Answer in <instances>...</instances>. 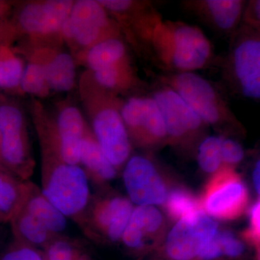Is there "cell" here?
<instances>
[{
  "label": "cell",
  "mask_w": 260,
  "mask_h": 260,
  "mask_svg": "<svg viewBox=\"0 0 260 260\" xmlns=\"http://www.w3.org/2000/svg\"><path fill=\"white\" fill-rule=\"evenodd\" d=\"M164 73H196L218 64L213 44L196 25L161 19L147 42Z\"/></svg>",
  "instance_id": "1"
},
{
  "label": "cell",
  "mask_w": 260,
  "mask_h": 260,
  "mask_svg": "<svg viewBox=\"0 0 260 260\" xmlns=\"http://www.w3.org/2000/svg\"><path fill=\"white\" fill-rule=\"evenodd\" d=\"M42 191L65 217L81 224L85 221L92 197L88 175L79 165L66 164L57 153L46 157Z\"/></svg>",
  "instance_id": "2"
},
{
  "label": "cell",
  "mask_w": 260,
  "mask_h": 260,
  "mask_svg": "<svg viewBox=\"0 0 260 260\" xmlns=\"http://www.w3.org/2000/svg\"><path fill=\"white\" fill-rule=\"evenodd\" d=\"M230 38L226 55L217 64L223 80L236 93L260 101V30L242 23Z\"/></svg>",
  "instance_id": "3"
},
{
  "label": "cell",
  "mask_w": 260,
  "mask_h": 260,
  "mask_svg": "<svg viewBox=\"0 0 260 260\" xmlns=\"http://www.w3.org/2000/svg\"><path fill=\"white\" fill-rule=\"evenodd\" d=\"M158 80L175 90L208 126L226 130L238 126L225 99L204 77L197 73H162Z\"/></svg>",
  "instance_id": "4"
},
{
  "label": "cell",
  "mask_w": 260,
  "mask_h": 260,
  "mask_svg": "<svg viewBox=\"0 0 260 260\" xmlns=\"http://www.w3.org/2000/svg\"><path fill=\"white\" fill-rule=\"evenodd\" d=\"M151 96L161 112L168 143L184 151H191L205 138L208 125L172 88L159 83Z\"/></svg>",
  "instance_id": "5"
},
{
  "label": "cell",
  "mask_w": 260,
  "mask_h": 260,
  "mask_svg": "<svg viewBox=\"0 0 260 260\" xmlns=\"http://www.w3.org/2000/svg\"><path fill=\"white\" fill-rule=\"evenodd\" d=\"M0 162L8 172L23 181L34 172L25 117L13 103L0 99Z\"/></svg>",
  "instance_id": "6"
},
{
  "label": "cell",
  "mask_w": 260,
  "mask_h": 260,
  "mask_svg": "<svg viewBox=\"0 0 260 260\" xmlns=\"http://www.w3.org/2000/svg\"><path fill=\"white\" fill-rule=\"evenodd\" d=\"M61 31L65 38L84 47H92L109 38H120L119 24L111 21L107 10L93 0L75 2Z\"/></svg>",
  "instance_id": "7"
},
{
  "label": "cell",
  "mask_w": 260,
  "mask_h": 260,
  "mask_svg": "<svg viewBox=\"0 0 260 260\" xmlns=\"http://www.w3.org/2000/svg\"><path fill=\"white\" fill-rule=\"evenodd\" d=\"M249 203V192L237 173L224 167L214 174L203 191L201 205L210 216L221 220L240 217Z\"/></svg>",
  "instance_id": "8"
},
{
  "label": "cell",
  "mask_w": 260,
  "mask_h": 260,
  "mask_svg": "<svg viewBox=\"0 0 260 260\" xmlns=\"http://www.w3.org/2000/svg\"><path fill=\"white\" fill-rule=\"evenodd\" d=\"M121 114L130 140L144 148H157L168 143L161 112L153 98L133 96L122 103Z\"/></svg>",
  "instance_id": "9"
},
{
  "label": "cell",
  "mask_w": 260,
  "mask_h": 260,
  "mask_svg": "<svg viewBox=\"0 0 260 260\" xmlns=\"http://www.w3.org/2000/svg\"><path fill=\"white\" fill-rule=\"evenodd\" d=\"M122 103L109 98L93 119V135L108 160L116 169L129 160L132 145L121 114Z\"/></svg>",
  "instance_id": "10"
},
{
  "label": "cell",
  "mask_w": 260,
  "mask_h": 260,
  "mask_svg": "<svg viewBox=\"0 0 260 260\" xmlns=\"http://www.w3.org/2000/svg\"><path fill=\"white\" fill-rule=\"evenodd\" d=\"M218 231L217 222L202 210L181 219L168 236L165 246L168 257L172 260L198 259Z\"/></svg>",
  "instance_id": "11"
},
{
  "label": "cell",
  "mask_w": 260,
  "mask_h": 260,
  "mask_svg": "<svg viewBox=\"0 0 260 260\" xmlns=\"http://www.w3.org/2000/svg\"><path fill=\"white\" fill-rule=\"evenodd\" d=\"M123 179L132 203L138 206H156L165 203L167 189L150 159L135 155L126 162Z\"/></svg>",
  "instance_id": "12"
},
{
  "label": "cell",
  "mask_w": 260,
  "mask_h": 260,
  "mask_svg": "<svg viewBox=\"0 0 260 260\" xmlns=\"http://www.w3.org/2000/svg\"><path fill=\"white\" fill-rule=\"evenodd\" d=\"M74 2L49 0L32 2L20 7L16 22H13L20 32L30 36L49 35L61 31L68 18Z\"/></svg>",
  "instance_id": "13"
},
{
  "label": "cell",
  "mask_w": 260,
  "mask_h": 260,
  "mask_svg": "<svg viewBox=\"0 0 260 260\" xmlns=\"http://www.w3.org/2000/svg\"><path fill=\"white\" fill-rule=\"evenodd\" d=\"M246 3L242 0H185L181 5L213 31L231 37L242 24Z\"/></svg>",
  "instance_id": "14"
},
{
  "label": "cell",
  "mask_w": 260,
  "mask_h": 260,
  "mask_svg": "<svg viewBox=\"0 0 260 260\" xmlns=\"http://www.w3.org/2000/svg\"><path fill=\"white\" fill-rule=\"evenodd\" d=\"M91 205V204H90ZM85 222L111 242L121 240L134 207L129 199L114 196L94 201Z\"/></svg>",
  "instance_id": "15"
},
{
  "label": "cell",
  "mask_w": 260,
  "mask_h": 260,
  "mask_svg": "<svg viewBox=\"0 0 260 260\" xmlns=\"http://www.w3.org/2000/svg\"><path fill=\"white\" fill-rule=\"evenodd\" d=\"M85 126L79 109L68 107L58 116L56 145L61 160L70 165H79L80 146Z\"/></svg>",
  "instance_id": "16"
},
{
  "label": "cell",
  "mask_w": 260,
  "mask_h": 260,
  "mask_svg": "<svg viewBox=\"0 0 260 260\" xmlns=\"http://www.w3.org/2000/svg\"><path fill=\"white\" fill-rule=\"evenodd\" d=\"M162 224L161 213L155 206H137L121 240L129 249L142 250L160 234Z\"/></svg>",
  "instance_id": "17"
},
{
  "label": "cell",
  "mask_w": 260,
  "mask_h": 260,
  "mask_svg": "<svg viewBox=\"0 0 260 260\" xmlns=\"http://www.w3.org/2000/svg\"><path fill=\"white\" fill-rule=\"evenodd\" d=\"M80 164L84 166L88 179L96 184H105L116 177V168L108 160L93 133L87 127L80 146Z\"/></svg>",
  "instance_id": "18"
},
{
  "label": "cell",
  "mask_w": 260,
  "mask_h": 260,
  "mask_svg": "<svg viewBox=\"0 0 260 260\" xmlns=\"http://www.w3.org/2000/svg\"><path fill=\"white\" fill-rule=\"evenodd\" d=\"M22 208L35 217L54 235L62 236L61 233L66 230L68 218L51 204L42 190L31 182L28 198Z\"/></svg>",
  "instance_id": "19"
},
{
  "label": "cell",
  "mask_w": 260,
  "mask_h": 260,
  "mask_svg": "<svg viewBox=\"0 0 260 260\" xmlns=\"http://www.w3.org/2000/svg\"><path fill=\"white\" fill-rule=\"evenodd\" d=\"M30 183L0 167V217L3 222L10 221L21 209L28 198Z\"/></svg>",
  "instance_id": "20"
},
{
  "label": "cell",
  "mask_w": 260,
  "mask_h": 260,
  "mask_svg": "<svg viewBox=\"0 0 260 260\" xmlns=\"http://www.w3.org/2000/svg\"><path fill=\"white\" fill-rule=\"evenodd\" d=\"M10 222L15 237L28 245L47 246L53 239L59 237L49 232L39 220L23 208Z\"/></svg>",
  "instance_id": "21"
},
{
  "label": "cell",
  "mask_w": 260,
  "mask_h": 260,
  "mask_svg": "<svg viewBox=\"0 0 260 260\" xmlns=\"http://www.w3.org/2000/svg\"><path fill=\"white\" fill-rule=\"evenodd\" d=\"M129 57L126 44L121 38H109L90 47L86 60L93 72L107 68Z\"/></svg>",
  "instance_id": "22"
},
{
  "label": "cell",
  "mask_w": 260,
  "mask_h": 260,
  "mask_svg": "<svg viewBox=\"0 0 260 260\" xmlns=\"http://www.w3.org/2000/svg\"><path fill=\"white\" fill-rule=\"evenodd\" d=\"M46 78L50 90L69 91L74 86L75 64L73 56L68 53H59L44 64Z\"/></svg>",
  "instance_id": "23"
},
{
  "label": "cell",
  "mask_w": 260,
  "mask_h": 260,
  "mask_svg": "<svg viewBox=\"0 0 260 260\" xmlns=\"http://www.w3.org/2000/svg\"><path fill=\"white\" fill-rule=\"evenodd\" d=\"M25 65L8 44L0 45V89L20 90Z\"/></svg>",
  "instance_id": "24"
},
{
  "label": "cell",
  "mask_w": 260,
  "mask_h": 260,
  "mask_svg": "<svg viewBox=\"0 0 260 260\" xmlns=\"http://www.w3.org/2000/svg\"><path fill=\"white\" fill-rule=\"evenodd\" d=\"M166 208L171 217L176 220L186 218L201 210L200 203L189 191L175 189L167 195Z\"/></svg>",
  "instance_id": "25"
},
{
  "label": "cell",
  "mask_w": 260,
  "mask_h": 260,
  "mask_svg": "<svg viewBox=\"0 0 260 260\" xmlns=\"http://www.w3.org/2000/svg\"><path fill=\"white\" fill-rule=\"evenodd\" d=\"M49 90L44 64L38 61H30L24 70L20 90L31 95L46 96Z\"/></svg>",
  "instance_id": "26"
},
{
  "label": "cell",
  "mask_w": 260,
  "mask_h": 260,
  "mask_svg": "<svg viewBox=\"0 0 260 260\" xmlns=\"http://www.w3.org/2000/svg\"><path fill=\"white\" fill-rule=\"evenodd\" d=\"M222 138L205 137L198 148V160L200 168L205 172L215 173L222 164Z\"/></svg>",
  "instance_id": "27"
},
{
  "label": "cell",
  "mask_w": 260,
  "mask_h": 260,
  "mask_svg": "<svg viewBox=\"0 0 260 260\" xmlns=\"http://www.w3.org/2000/svg\"><path fill=\"white\" fill-rule=\"evenodd\" d=\"M62 237H56L47 246V260L75 259L74 247Z\"/></svg>",
  "instance_id": "28"
},
{
  "label": "cell",
  "mask_w": 260,
  "mask_h": 260,
  "mask_svg": "<svg viewBox=\"0 0 260 260\" xmlns=\"http://www.w3.org/2000/svg\"><path fill=\"white\" fill-rule=\"evenodd\" d=\"M221 154L223 164L228 167L239 164L244 156L242 145L230 138H222Z\"/></svg>",
  "instance_id": "29"
},
{
  "label": "cell",
  "mask_w": 260,
  "mask_h": 260,
  "mask_svg": "<svg viewBox=\"0 0 260 260\" xmlns=\"http://www.w3.org/2000/svg\"><path fill=\"white\" fill-rule=\"evenodd\" d=\"M220 239L223 256L234 259L240 257L244 254V244L232 233L220 232Z\"/></svg>",
  "instance_id": "30"
},
{
  "label": "cell",
  "mask_w": 260,
  "mask_h": 260,
  "mask_svg": "<svg viewBox=\"0 0 260 260\" xmlns=\"http://www.w3.org/2000/svg\"><path fill=\"white\" fill-rule=\"evenodd\" d=\"M223 256V249L218 231L203 248L198 256V260H215Z\"/></svg>",
  "instance_id": "31"
},
{
  "label": "cell",
  "mask_w": 260,
  "mask_h": 260,
  "mask_svg": "<svg viewBox=\"0 0 260 260\" xmlns=\"http://www.w3.org/2000/svg\"><path fill=\"white\" fill-rule=\"evenodd\" d=\"M242 23L260 30V0L247 2Z\"/></svg>",
  "instance_id": "32"
},
{
  "label": "cell",
  "mask_w": 260,
  "mask_h": 260,
  "mask_svg": "<svg viewBox=\"0 0 260 260\" xmlns=\"http://www.w3.org/2000/svg\"><path fill=\"white\" fill-rule=\"evenodd\" d=\"M2 260H44L31 246H21L7 253Z\"/></svg>",
  "instance_id": "33"
},
{
  "label": "cell",
  "mask_w": 260,
  "mask_h": 260,
  "mask_svg": "<svg viewBox=\"0 0 260 260\" xmlns=\"http://www.w3.org/2000/svg\"><path fill=\"white\" fill-rule=\"evenodd\" d=\"M246 237L256 244L260 242V200L251 209L250 225L246 233Z\"/></svg>",
  "instance_id": "34"
},
{
  "label": "cell",
  "mask_w": 260,
  "mask_h": 260,
  "mask_svg": "<svg viewBox=\"0 0 260 260\" xmlns=\"http://www.w3.org/2000/svg\"><path fill=\"white\" fill-rule=\"evenodd\" d=\"M20 32L13 22L5 21L0 23V45L8 44L18 37Z\"/></svg>",
  "instance_id": "35"
},
{
  "label": "cell",
  "mask_w": 260,
  "mask_h": 260,
  "mask_svg": "<svg viewBox=\"0 0 260 260\" xmlns=\"http://www.w3.org/2000/svg\"><path fill=\"white\" fill-rule=\"evenodd\" d=\"M253 182L256 191L260 194V158L256 162L254 172H253Z\"/></svg>",
  "instance_id": "36"
},
{
  "label": "cell",
  "mask_w": 260,
  "mask_h": 260,
  "mask_svg": "<svg viewBox=\"0 0 260 260\" xmlns=\"http://www.w3.org/2000/svg\"><path fill=\"white\" fill-rule=\"evenodd\" d=\"M11 9L12 5L10 3L5 1H0V23L6 20L5 18L9 15Z\"/></svg>",
  "instance_id": "37"
},
{
  "label": "cell",
  "mask_w": 260,
  "mask_h": 260,
  "mask_svg": "<svg viewBox=\"0 0 260 260\" xmlns=\"http://www.w3.org/2000/svg\"><path fill=\"white\" fill-rule=\"evenodd\" d=\"M258 246V259L260 260V242L257 244Z\"/></svg>",
  "instance_id": "38"
},
{
  "label": "cell",
  "mask_w": 260,
  "mask_h": 260,
  "mask_svg": "<svg viewBox=\"0 0 260 260\" xmlns=\"http://www.w3.org/2000/svg\"><path fill=\"white\" fill-rule=\"evenodd\" d=\"M1 142H2V132L1 129H0V145H1ZM1 164V162H0Z\"/></svg>",
  "instance_id": "39"
},
{
  "label": "cell",
  "mask_w": 260,
  "mask_h": 260,
  "mask_svg": "<svg viewBox=\"0 0 260 260\" xmlns=\"http://www.w3.org/2000/svg\"><path fill=\"white\" fill-rule=\"evenodd\" d=\"M1 222H3V219H2L1 217H0V223H1Z\"/></svg>",
  "instance_id": "40"
},
{
  "label": "cell",
  "mask_w": 260,
  "mask_h": 260,
  "mask_svg": "<svg viewBox=\"0 0 260 260\" xmlns=\"http://www.w3.org/2000/svg\"><path fill=\"white\" fill-rule=\"evenodd\" d=\"M0 165H1V164H0ZM2 166V165H1ZM2 167H3V166H2Z\"/></svg>",
  "instance_id": "41"
},
{
  "label": "cell",
  "mask_w": 260,
  "mask_h": 260,
  "mask_svg": "<svg viewBox=\"0 0 260 260\" xmlns=\"http://www.w3.org/2000/svg\"><path fill=\"white\" fill-rule=\"evenodd\" d=\"M0 167H2V166H1V165H0Z\"/></svg>",
  "instance_id": "42"
}]
</instances>
